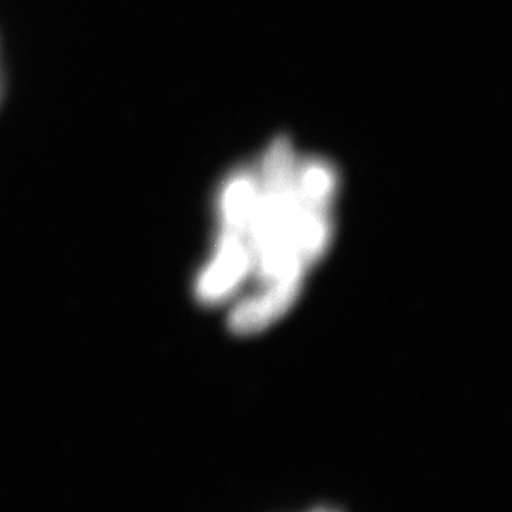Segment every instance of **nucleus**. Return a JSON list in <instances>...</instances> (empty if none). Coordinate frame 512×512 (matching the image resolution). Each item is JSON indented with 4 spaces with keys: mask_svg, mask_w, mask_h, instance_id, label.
I'll use <instances>...</instances> for the list:
<instances>
[{
    "mask_svg": "<svg viewBox=\"0 0 512 512\" xmlns=\"http://www.w3.org/2000/svg\"><path fill=\"white\" fill-rule=\"evenodd\" d=\"M255 185L252 269L232 302L228 326L255 335L295 305L306 276L328 251L340 175L329 160L275 138L249 161Z\"/></svg>",
    "mask_w": 512,
    "mask_h": 512,
    "instance_id": "f257e3e1",
    "label": "nucleus"
},
{
    "mask_svg": "<svg viewBox=\"0 0 512 512\" xmlns=\"http://www.w3.org/2000/svg\"><path fill=\"white\" fill-rule=\"evenodd\" d=\"M217 235L210 258L194 282V296L205 308L234 302L252 269L255 185L251 164L232 170L217 192Z\"/></svg>",
    "mask_w": 512,
    "mask_h": 512,
    "instance_id": "f03ea898",
    "label": "nucleus"
},
{
    "mask_svg": "<svg viewBox=\"0 0 512 512\" xmlns=\"http://www.w3.org/2000/svg\"><path fill=\"white\" fill-rule=\"evenodd\" d=\"M308 512H342L338 510V508L330 507V505H320V507L312 508L311 511Z\"/></svg>",
    "mask_w": 512,
    "mask_h": 512,
    "instance_id": "7ed1b4c3",
    "label": "nucleus"
}]
</instances>
